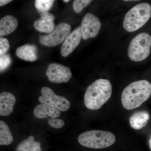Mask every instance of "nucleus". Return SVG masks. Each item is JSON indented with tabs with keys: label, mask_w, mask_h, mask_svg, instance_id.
Returning a JSON list of instances; mask_svg holds the SVG:
<instances>
[{
	"label": "nucleus",
	"mask_w": 151,
	"mask_h": 151,
	"mask_svg": "<svg viewBox=\"0 0 151 151\" xmlns=\"http://www.w3.org/2000/svg\"><path fill=\"white\" fill-rule=\"evenodd\" d=\"M150 118L147 111H142L135 112L130 117V126L135 130H139L145 127Z\"/></svg>",
	"instance_id": "16"
},
{
	"label": "nucleus",
	"mask_w": 151,
	"mask_h": 151,
	"mask_svg": "<svg viewBox=\"0 0 151 151\" xmlns=\"http://www.w3.org/2000/svg\"><path fill=\"white\" fill-rule=\"evenodd\" d=\"M101 27L100 19L91 13H87L81 22V30L82 38L84 40L96 37Z\"/></svg>",
	"instance_id": "8"
},
{
	"label": "nucleus",
	"mask_w": 151,
	"mask_h": 151,
	"mask_svg": "<svg viewBox=\"0 0 151 151\" xmlns=\"http://www.w3.org/2000/svg\"><path fill=\"white\" fill-rule=\"evenodd\" d=\"M16 54L21 59L29 62H34L37 60V49L34 45L26 44L17 49Z\"/></svg>",
	"instance_id": "13"
},
{
	"label": "nucleus",
	"mask_w": 151,
	"mask_h": 151,
	"mask_svg": "<svg viewBox=\"0 0 151 151\" xmlns=\"http://www.w3.org/2000/svg\"><path fill=\"white\" fill-rule=\"evenodd\" d=\"M40 18L34 22V27L36 29L41 32L50 33L55 28L53 21L55 19L52 14L47 12L40 14Z\"/></svg>",
	"instance_id": "11"
},
{
	"label": "nucleus",
	"mask_w": 151,
	"mask_h": 151,
	"mask_svg": "<svg viewBox=\"0 0 151 151\" xmlns=\"http://www.w3.org/2000/svg\"><path fill=\"white\" fill-rule=\"evenodd\" d=\"M111 82L106 79H97L88 86L84 96L85 106L91 110L100 109L111 98L112 94Z\"/></svg>",
	"instance_id": "2"
},
{
	"label": "nucleus",
	"mask_w": 151,
	"mask_h": 151,
	"mask_svg": "<svg viewBox=\"0 0 151 151\" xmlns=\"http://www.w3.org/2000/svg\"><path fill=\"white\" fill-rule=\"evenodd\" d=\"M41 92L42 95L38 98L40 103L50 105L62 112L67 111L70 108V102L65 97L56 95L50 87H42Z\"/></svg>",
	"instance_id": "7"
},
{
	"label": "nucleus",
	"mask_w": 151,
	"mask_h": 151,
	"mask_svg": "<svg viewBox=\"0 0 151 151\" xmlns=\"http://www.w3.org/2000/svg\"><path fill=\"white\" fill-rule=\"evenodd\" d=\"M81 145L94 149L105 148L112 146L116 139L113 133L102 130H92L82 133L78 137Z\"/></svg>",
	"instance_id": "4"
},
{
	"label": "nucleus",
	"mask_w": 151,
	"mask_h": 151,
	"mask_svg": "<svg viewBox=\"0 0 151 151\" xmlns=\"http://www.w3.org/2000/svg\"><path fill=\"white\" fill-rule=\"evenodd\" d=\"M40 145V142H35L33 136H30L19 144L16 151H41Z\"/></svg>",
	"instance_id": "17"
},
{
	"label": "nucleus",
	"mask_w": 151,
	"mask_h": 151,
	"mask_svg": "<svg viewBox=\"0 0 151 151\" xmlns=\"http://www.w3.org/2000/svg\"><path fill=\"white\" fill-rule=\"evenodd\" d=\"M81 38V28L78 27L67 36L63 43L60 50L62 56L66 57L72 53L80 43Z\"/></svg>",
	"instance_id": "10"
},
{
	"label": "nucleus",
	"mask_w": 151,
	"mask_h": 151,
	"mask_svg": "<svg viewBox=\"0 0 151 151\" xmlns=\"http://www.w3.org/2000/svg\"><path fill=\"white\" fill-rule=\"evenodd\" d=\"M11 1H12L11 0H1L0 1V6H2L6 5Z\"/></svg>",
	"instance_id": "24"
},
{
	"label": "nucleus",
	"mask_w": 151,
	"mask_h": 151,
	"mask_svg": "<svg viewBox=\"0 0 151 151\" xmlns=\"http://www.w3.org/2000/svg\"><path fill=\"white\" fill-rule=\"evenodd\" d=\"M12 58L8 54H4L0 56V70L1 72L5 70L11 65Z\"/></svg>",
	"instance_id": "21"
},
{
	"label": "nucleus",
	"mask_w": 151,
	"mask_h": 151,
	"mask_svg": "<svg viewBox=\"0 0 151 151\" xmlns=\"http://www.w3.org/2000/svg\"><path fill=\"white\" fill-rule=\"evenodd\" d=\"M71 30V27L65 22L59 24L50 33L39 36V41L42 44L47 47H54L64 42Z\"/></svg>",
	"instance_id": "6"
},
{
	"label": "nucleus",
	"mask_w": 151,
	"mask_h": 151,
	"mask_svg": "<svg viewBox=\"0 0 151 151\" xmlns=\"http://www.w3.org/2000/svg\"><path fill=\"white\" fill-rule=\"evenodd\" d=\"M149 145H150V148L151 150V136L150 139V140H149Z\"/></svg>",
	"instance_id": "25"
},
{
	"label": "nucleus",
	"mask_w": 151,
	"mask_h": 151,
	"mask_svg": "<svg viewBox=\"0 0 151 151\" xmlns=\"http://www.w3.org/2000/svg\"><path fill=\"white\" fill-rule=\"evenodd\" d=\"M16 99L13 94L4 92L0 94V116H7L10 115L14 110Z\"/></svg>",
	"instance_id": "12"
},
{
	"label": "nucleus",
	"mask_w": 151,
	"mask_h": 151,
	"mask_svg": "<svg viewBox=\"0 0 151 151\" xmlns=\"http://www.w3.org/2000/svg\"><path fill=\"white\" fill-rule=\"evenodd\" d=\"M92 2L90 0H75L72 4L73 10L76 13H79Z\"/></svg>",
	"instance_id": "20"
},
{
	"label": "nucleus",
	"mask_w": 151,
	"mask_h": 151,
	"mask_svg": "<svg viewBox=\"0 0 151 151\" xmlns=\"http://www.w3.org/2000/svg\"><path fill=\"white\" fill-rule=\"evenodd\" d=\"M54 2L55 1L52 0H36L35 7L40 14L47 12L51 8Z\"/></svg>",
	"instance_id": "19"
},
{
	"label": "nucleus",
	"mask_w": 151,
	"mask_h": 151,
	"mask_svg": "<svg viewBox=\"0 0 151 151\" xmlns=\"http://www.w3.org/2000/svg\"><path fill=\"white\" fill-rule=\"evenodd\" d=\"M151 17V5L144 2L136 5L126 14L123 22L124 29L134 32L142 27Z\"/></svg>",
	"instance_id": "3"
},
{
	"label": "nucleus",
	"mask_w": 151,
	"mask_h": 151,
	"mask_svg": "<svg viewBox=\"0 0 151 151\" xmlns=\"http://www.w3.org/2000/svg\"><path fill=\"white\" fill-rule=\"evenodd\" d=\"M151 95V84L146 80L132 82L123 90L122 103L124 108L132 110L140 106Z\"/></svg>",
	"instance_id": "1"
},
{
	"label": "nucleus",
	"mask_w": 151,
	"mask_h": 151,
	"mask_svg": "<svg viewBox=\"0 0 151 151\" xmlns=\"http://www.w3.org/2000/svg\"><path fill=\"white\" fill-rule=\"evenodd\" d=\"M34 114L38 119H44L50 117V119H56L60 116V111L51 106L44 103L38 105L34 109Z\"/></svg>",
	"instance_id": "14"
},
{
	"label": "nucleus",
	"mask_w": 151,
	"mask_h": 151,
	"mask_svg": "<svg viewBox=\"0 0 151 151\" xmlns=\"http://www.w3.org/2000/svg\"><path fill=\"white\" fill-rule=\"evenodd\" d=\"M13 137L5 122L0 121V145H9L12 143Z\"/></svg>",
	"instance_id": "18"
},
{
	"label": "nucleus",
	"mask_w": 151,
	"mask_h": 151,
	"mask_svg": "<svg viewBox=\"0 0 151 151\" xmlns=\"http://www.w3.org/2000/svg\"><path fill=\"white\" fill-rule=\"evenodd\" d=\"M63 1L65 3H68V2H69L70 1H69V0H63Z\"/></svg>",
	"instance_id": "26"
},
{
	"label": "nucleus",
	"mask_w": 151,
	"mask_h": 151,
	"mask_svg": "<svg viewBox=\"0 0 151 151\" xmlns=\"http://www.w3.org/2000/svg\"><path fill=\"white\" fill-rule=\"evenodd\" d=\"M151 47V36L147 32L140 33L130 42L128 48V56L132 61H142L150 55Z\"/></svg>",
	"instance_id": "5"
},
{
	"label": "nucleus",
	"mask_w": 151,
	"mask_h": 151,
	"mask_svg": "<svg viewBox=\"0 0 151 151\" xmlns=\"http://www.w3.org/2000/svg\"><path fill=\"white\" fill-rule=\"evenodd\" d=\"M9 48L8 40L4 37L0 38V55L6 54Z\"/></svg>",
	"instance_id": "22"
},
{
	"label": "nucleus",
	"mask_w": 151,
	"mask_h": 151,
	"mask_svg": "<svg viewBox=\"0 0 151 151\" xmlns=\"http://www.w3.org/2000/svg\"><path fill=\"white\" fill-rule=\"evenodd\" d=\"M18 25L17 20L11 15L4 17L0 20V36L1 37L13 32Z\"/></svg>",
	"instance_id": "15"
},
{
	"label": "nucleus",
	"mask_w": 151,
	"mask_h": 151,
	"mask_svg": "<svg viewBox=\"0 0 151 151\" xmlns=\"http://www.w3.org/2000/svg\"><path fill=\"white\" fill-rule=\"evenodd\" d=\"M48 120L49 125L55 129H60L65 125V122L61 119H49Z\"/></svg>",
	"instance_id": "23"
},
{
	"label": "nucleus",
	"mask_w": 151,
	"mask_h": 151,
	"mask_svg": "<svg viewBox=\"0 0 151 151\" xmlns=\"http://www.w3.org/2000/svg\"><path fill=\"white\" fill-rule=\"evenodd\" d=\"M46 74L50 82L57 84L66 83L72 76V73L69 68L55 63L49 65Z\"/></svg>",
	"instance_id": "9"
}]
</instances>
